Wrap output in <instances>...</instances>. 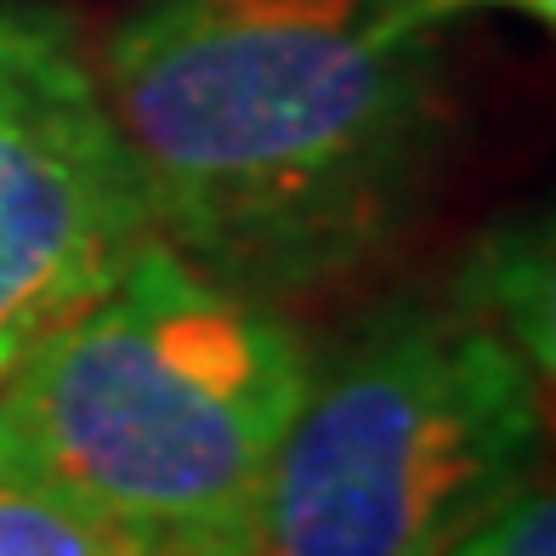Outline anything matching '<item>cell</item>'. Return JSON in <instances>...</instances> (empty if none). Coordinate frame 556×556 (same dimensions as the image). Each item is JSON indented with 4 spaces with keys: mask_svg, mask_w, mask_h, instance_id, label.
Masks as SVG:
<instances>
[{
    "mask_svg": "<svg viewBox=\"0 0 556 556\" xmlns=\"http://www.w3.org/2000/svg\"><path fill=\"white\" fill-rule=\"evenodd\" d=\"M443 35L420 0H137L91 63L154 239L267 307L369 273L443 154Z\"/></svg>",
    "mask_w": 556,
    "mask_h": 556,
    "instance_id": "6da1fadb",
    "label": "cell"
},
{
    "mask_svg": "<svg viewBox=\"0 0 556 556\" xmlns=\"http://www.w3.org/2000/svg\"><path fill=\"white\" fill-rule=\"evenodd\" d=\"M307 375L285 307L148 239L0 381V477L63 505L109 556H250Z\"/></svg>",
    "mask_w": 556,
    "mask_h": 556,
    "instance_id": "7a4b0ae2",
    "label": "cell"
},
{
    "mask_svg": "<svg viewBox=\"0 0 556 556\" xmlns=\"http://www.w3.org/2000/svg\"><path fill=\"white\" fill-rule=\"evenodd\" d=\"M551 381L448 290L392 301L313 364L250 556H438L534 471Z\"/></svg>",
    "mask_w": 556,
    "mask_h": 556,
    "instance_id": "3957f363",
    "label": "cell"
},
{
    "mask_svg": "<svg viewBox=\"0 0 556 556\" xmlns=\"http://www.w3.org/2000/svg\"><path fill=\"white\" fill-rule=\"evenodd\" d=\"M148 239L91 52L58 12L0 0V381Z\"/></svg>",
    "mask_w": 556,
    "mask_h": 556,
    "instance_id": "277c9868",
    "label": "cell"
},
{
    "mask_svg": "<svg viewBox=\"0 0 556 556\" xmlns=\"http://www.w3.org/2000/svg\"><path fill=\"white\" fill-rule=\"evenodd\" d=\"M448 295L511 341L545 381L556 369V267L551 216H511L466 250Z\"/></svg>",
    "mask_w": 556,
    "mask_h": 556,
    "instance_id": "5b68a950",
    "label": "cell"
},
{
    "mask_svg": "<svg viewBox=\"0 0 556 556\" xmlns=\"http://www.w3.org/2000/svg\"><path fill=\"white\" fill-rule=\"evenodd\" d=\"M438 556H556V500L551 483L528 471L494 505H483Z\"/></svg>",
    "mask_w": 556,
    "mask_h": 556,
    "instance_id": "8992f818",
    "label": "cell"
},
{
    "mask_svg": "<svg viewBox=\"0 0 556 556\" xmlns=\"http://www.w3.org/2000/svg\"><path fill=\"white\" fill-rule=\"evenodd\" d=\"M0 556H109L63 505L0 477Z\"/></svg>",
    "mask_w": 556,
    "mask_h": 556,
    "instance_id": "52a82bcc",
    "label": "cell"
},
{
    "mask_svg": "<svg viewBox=\"0 0 556 556\" xmlns=\"http://www.w3.org/2000/svg\"><path fill=\"white\" fill-rule=\"evenodd\" d=\"M420 12L432 17L438 29H454L466 12H511V17H528V23H540V29H551L556 0H420Z\"/></svg>",
    "mask_w": 556,
    "mask_h": 556,
    "instance_id": "ba28073f",
    "label": "cell"
}]
</instances>
